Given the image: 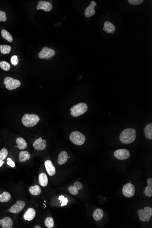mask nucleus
Listing matches in <instances>:
<instances>
[{
    "mask_svg": "<svg viewBox=\"0 0 152 228\" xmlns=\"http://www.w3.org/2000/svg\"><path fill=\"white\" fill-rule=\"evenodd\" d=\"M136 137V132L134 128H127L122 131L119 139L122 144H129L133 143Z\"/></svg>",
    "mask_w": 152,
    "mask_h": 228,
    "instance_id": "nucleus-1",
    "label": "nucleus"
},
{
    "mask_svg": "<svg viewBox=\"0 0 152 228\" xmlns=\"http://www.w3.org/2000/svg\"><path fill=\"white\" fill-rule=\"evenodd\" d=\"M40 120L38 115L35 114L26 113L22 119V122L24 126L27 128L33 127L37 125Z\"/></svg>",
    "mask_w": 152,
    "mask_h": 228,
    "instance_id": "nucleus-2",
    "label": "nucleus"
},
{
    "mask_svg": "<svg viewBox=\"0 0 152 228\" xmlns=\"http://www.w3.org/2000/svg\"><path fill=\"white\" fill-rule=\"evenodd\" d=\"M87 104L84 103H79L71 108V114L74 117H77L83 115L88 110Z\"/></svg>",
    "mask_w": 152,
    "mask_h": 228,
    "instance_id": "nucleus-3",
    "label": "nucleus"
},
{
    "mask_svg": "<svg viewBox=\"0 0 152 228\" xmlns=\"http://www.w3.org/2000/svg\"><path fill=\"white\" fill-rule=\"evenodd\" d=\"M70 140L73 144L77 145H82L84 144L86 137L83 133L78 131L72 132L70 135Z\"/></svg>",
    "mask_w": 152,
    "mask_h": 228,
    "instance_id": "nucleus-4",
    "label": "nucleus"
},
{
    "mask_svg": "<svg viewBox=\"0 0 152 228\" xmlns=\"http://www.w3.org/2000/svg\"><path fill=\"white\" fill-rule=\"evenodd\" d=\"M138 214L141 221L143 222L150 221L152 216V209L150 207H145L143 209L138 210Z\"/></svg>",
    "mask_w": 152,
    "mask_h": 228,
    "instance_id": "nucleus-5",
    "label": "nucleus"
},
{
    "mask_svg": "<svg viewBox=\"0 0 152 228\" xmlns=\"http://www.w3.org/2000/svg\"><path fill=\"white\" fill-rule=\"evenodd\" d=\"M4 84L6 85V88L7 89L11 90L20 87L21 83L19 80L8 77L5 79Z\"/></svg>",
    "mask_w": 152,
    "mask_h": 228,
    "instance_id": "nucleus-6",
    "label": "nucleus"
},
{
    "mask_svg": "<svg viewBox=\"0 0 152 228\" xmlns=\"http://www.w3.org/2000/svg\"><path fill=\"white\" fill-rule=\"evenodd\" d=\"M55 55V51L54 50L44 47L38 54V57L42 59L50 60Z\"/></svg>",
    "mask_w": 152,
    "mask_h": 228,
    "instance_id": "nucleus-7",
    "label": "nucleus"
},
{
    "mask_svg": "<svg viewBox=\"0 0 152 228\" xmlns=\"http://www.w3.org/2000/svg\"><path fill=\"white\" fill-rule=\"evenodd\" d=\"M114 156L117 159L123 160L129 159L130 155L128 150L126 149H119L115 151Z\"/></svg>",
    "mask_w": 152,
    "mask_h": 228,
    "instance_id": "nucleus-8",
    "label": "nucleus"
},
{
    "mask_svg": "<svg viewBox=\"0 0 152 228\" xmlns=\"http://www.w3.org/2000/svg\"><path fill=\"white\" fill-rule=\"evenodd\" d=\"M122 191L123 194L125 197L130 198L133 197L134 194L135 188L133 185L131 183H128L123 187Z\"/></svg>",
    "mask_w": 152,
    "mask_h": 228,
    "instance_id": "nucleus-9",
    "label": "nucleus"
},
{
    "mask_svg": "<svg viewBox=\"0 0 152 228\" xmlns=\"http://www.w3.org/2000/svg\"><path fill=\"white\" fill-rule=\"evenodd\" d=\"M25 206V203L23 201L19 200L9 209V212L11 213H18L23 209Z\"/></svg>",
    "mask_w": 152,
    "mask_h": 228,
    "instance_id": "nucleus-10",
    "label": "nucleus"
},
{
    "mask_svg": "<svg viewBox=\"0 0 152 228\" xmlns=\"http://www.w3.org/2000/svg\"><path fill=\"white\" fill-rule=\"evenodd\" d=\"M52 9V5L49 2L45 1H40L37 6V10H43L46 12L51 11Z\"/></svg>",
    "mask_w": 152,
    "mask_h": 228,
    "instance_id": "nucleus-11",
    "label": "nucleus"
},
{
    "mask_svg": "<svg viewBox=\"0 0 152 228\" xmlns=\"http://www.w3.org/2000/svg\"><path fill=\"white\" fill-rule=\"evenodd\" d=\"M33 146L37 150H43L47 147L46 141L45 139H42V138H39L33 142Z\"/></svg>",
    "mask_w": 152,
    "mask_h": 228,
    "instance_id": "nucleus-12",
    "label": "nucleus"
},
{
    "mask_svg": "<svg viewBox=\"0 0 152 228\" xmlns=\"http://www.w3.org/2000/svg\"><path fill=\"white\" fill-rule=\"evenodd\" d=\"M97 3L94 1H92L90 4L85 10V16L88 18L93 16L95 14V6H97Z\"/></svg>",
    "mask_w": 152,
    "mask_h": 228,
    "instance_id": "nucleus-13",
    "label": "nucleus"
},
{
    "mask_svg": "<svg viewBox=\"0 0 152 228\" xmlns=\"http://www.w3.org/2000/svg\"><path fill=\"white\" fill-rule=\"evenodd\" d=\"M45 166L48 174L49 176H52L56 173V169L51 160H47L45 162Z\"/></svg>",
    "mask_w": 152,
    "mask_h": 228,
    "instance_id": "nucleus-14",
    "label": "nucleus"
},
{
    "mask_svg": "<svg viewBox=\"0 0 152 228\" xmlns=\"http://www.w3.org/2000/svg\"><path fill=\"white\" fill-rule=\"evenodd\" d=\"M82 184L79 182H76L74 183L73 185L70 186L68 188V191L72 195H76L78 193V191L83 188Z\"/></svg>",
    "mask_w": 152,
    "mask_h": 228,
    "instance_id": "nucleus-15",
    "label": "nucleus"
},
{
    "mask_svg": "<svg viewBox=\"0 0 152 228\" xmlns=\"http://www.w3.org/2000/svg\"><path fill=\"white\" fill-rule=\"evenodd\" d=\"M36 216V211L33 208H29L23 215L24 219L27 221H31Z\"/></svg>",
    "mask_w": 152,
    "mask_h": 228,
    "instance_id": "nucleus-16",
    "label": "nucleus"
},
{
    "mask_svg": "<svg viewBox=\"0 0 152 228\" xmlns=\"http://www.w3.org/2000/svg\"><path fill=\"white\" fill-rule=\"evenodd\" d=\"M0 225L3 228H11L13 226V222L9 217H4L0 220Z\"/></svg>",
    "mask_w": 152,
    "mask_h": 228,
    "instance_id": "nucleus-17",
    "label": "nucleus"
},
{
    "mask_svg": "<svg viewBox=\"0 0 152 228\" xmlns=\"http://www.w3.org/2000/svg\"><path fill=\"white\" fill-rule=\"evenodd\" d=\"M103 29L104 31L107 33L113 34L115 31L116 27L112 23L109 21H106L105 22Z\"/></svg>",
    "mask_w": 152,
    "mask_h": 228,
    "instance_id": "nucleus-18",
    "label": "nucleus"
},
{
    "mask_svg": "<svg viewBox=\"0 0 152 228\" xmlns=\"http://www.w3.org/2000/svg\"><path fill=\"white\" fill-rule=\"evenodd\" d=\"M148 186L146 187L143 193L147 197H151L152 196V179L150 178L147 179Z\"/></svg>",
    "mask_w": 152,
    "mask_h": 228,
    "instance_id": "nucleus-19",
    "label": "nucleus"
},
{
    "mask_svg": "<svg viewBox=\"0 0 152 228\" xmlns=\"http://www.w3.org/2000/svg\"><path fill=\"white\" fill-rule=\"evenodd\" d=\"M68 156L66 152L64 151L61 152L58 155V164L60 165H64L68 161Z\"/></svg>",
    "mask_w": 152,
    "mask_h": 228,
    "instance_id": "nucleus-20",
    "label": "nucleus"
},
{
    "mask_svg": "<svg viewBox=\"0 0 152 228\" xmlns=\"http://www.w3.org/2000/svg\"><path fill=\"white\" fill-rule=\"evenodd\" d=\"M31 155L27 151H22L19 154V161L21 162H25L30 158Z\"/></svg>",
    "mask_w": 152,
    "mask_h": 228,
    "instance_id": "nucleus-21",
    "label": "nucleus"
},
{
    "mask_svg": "<svg viewBox=\"0 0 152 228\" xmlns=\"http://www.w3.org/2000/svg\"><path fill=\"white\" fill-rule=\"evenodd\" d=\"M104 216V212L101 209H97L94 211L93 212V219L96 221H100L102 219Z\"/></svg>",
    "mask_w": 152,
    "mask_h": 228,
    "instance_id": "nucleus-22",
    "label": "nucleus"
},
{
    "mask_svg": "<svg viewBox=\"0 0 152 228\" xmlns=\"http://www.w3.org/2000/svg\"><path fill=\"white\" fill-rule=\"evenodd\" d=\"M39 183L40 185L43 187H46L48 184V178L47 175L45 173H41L39 175Z\"/></svg>",
    "mask_w": 152,
    "mask_h": 228,
    "instance_id": "nucleus-23",
    "label": "nucleus"
},
{
    "mask_svg": "<svg viewBox=\"0 0 152 228\" xmlns=\"http://www.w3.org/2000/svg\"><path fill=\"white\" fill-rule=\"evenodd\" d=\"M144 134L147 139H152V124H150L146 126L144 129Z\"/></svg>",
    "mask_w": 152,
    "mask_h": 228,
    "instance_id": "nucleus-24",
    "label": "nucleus"
},
{
    "mask_svg": "<svg viewBox=\"0 0 152 228\" xmlns=\"http://www.w3.org/2000/svg\"><path fill=\"white\" fill-rule=\"evenodd\" d=\"M16 143L18 144V147L20 150L24 149L27 147V143L24 139L19 137L16 139Z\"/></svg>",
    "mask_w": 152,
    "mask_h": 228,
    "instance_id": "nucleus-25",
    "label": "nucleus"
},
{
    "mask_svg": "<svg viewBox=\"0 0 152 228\" xmlns=\"http://www.w3.org/2000/svg\"><path fill=\"white\" fill-rule=\"evenodd\" d=\"M29 192L32 195L37 196L41 193V189L39 186L36 185L33 186L30 188Z\"/></svg>",
    "mask_w": 152,
    "mask_h": 228,
    "instance_id": "nucleus-26",
    "label": "nucleus"
},
{
    "mask_svg": "<svg viewBox=\"0 0 152 228\" xmlns=\"http://www.w3.org/2000/svg\"><path fill=\"white\" fill-rule=\"evenodd\" d=\"M11 198L10 193L8 192H4L0 194V202H7Z\"/></svg>",
    "mask_w": 152,
    "mask_h": 228,
    "instance_id": "nucleus-27",
    "label": "nucleus"
},
{
    "mask_svg": "<svg viewBox=\"0 0 152 228\" xmlns=\"http://www.w3.org/2000/svg\"><path fill=\"white\" fill-rule=\"evenodd\" d=\"M2 37L5 39L7 40L9 42H12L13 41V38L11 36V34H10L9 32L7 31L2 30Z\"/></svg>",
    "mask_w": 152,
    "mask_h": 228,
    "instance_id": "nucleus-28",
    "label": "nucleus"
},
{
    "mask_svg": "<svg viewBox=\"0 0 152 228\" xmlns=\"http://www.w3.org/2000/svg\"><path fill=\"white\" fill-rule=\"evenodd\" d=\"M11 47L9 45H0V51L2 54H9L11 51Z\"/></svg>",
    "mask_w": 152,
    "mask_h": 228,
    "instance_id": "nucleus-29",
    "label": "nucleus"
},
{
    "mask_svg": "<svg viewBox=\"0 0 152 228\" xmlns=\"http://www.w3.org/2000/svg\"><path fill=\"white\" fill-rule=\"evenodd\" d=\"M54 220L51 217H47L45 221V225L47 227L51 228L54 226Z\"/></svg>",
    "mask_w": 152,
    "mask_h": 228,
    "instance_id": "nucleus-30",
    "label": "nucleus"
},
{
    "mask_svg": "<svg viewBox=\"0 0 152 228\" xmlns=\"http://www.w3.org/2000/svg\"><path fill=\"white\" fill-rule=\"evenodd\" d=\"M0 67L5 71H8L10 68V66L9 63L6 61H2L0 62Z\"/></svg>",
    "mask_w": 152,
    "mask_h": 228,
    "instance_id": "nucleus-31",
    "label": "nucleus"
},
{
    "mask_svg": "<svg viewBox=\"0 0 152 228\" xmlns=\"http://www.w3.org/2000/svg\"><path fill=\"white\" fill-rule=\"evenodd\" d=\"M8 155V151L5 148L2 149L0 150V160L3 161Z\"/></svg>",
    "mask_w": 152,
    "mask_h": 228,
    "instance_id": "nucleus-32",
    "label": "nucleus"
},
{
    "mask_svg": "<svg viewBox=\"0 0 152 228\" xmlns=\"http://www.w3.org/2000/svg\"><path fill=\"white\" fill-rule=\"evenodd\" d=\"M18 58L16 55H14L10 59V63L14 66H16L18 63Z\"/></svg>",
    "mask_w": 152,
    "mask_h": 228,
    "instance_id": "nucleus-33",
    "label": "nucleus"
},
{
    "mask_svg": "<svg viewBox=\"0 0 152 228\" xmlns=\"http://www.w3.org/2000/svg\"><path fill=\"white\" fill-rule=\"evenodd\" d=\"M58 199L61 201V206H66L67 203L68 202V198H65L64 196L63 195H61V196H59Z\"/></svg>",
    "mask_w": 152,
    "mask_h": 228,
    "instance_id": "nucleus-34",
    "label": "nucleus"
},
{
    "mask_svg": "<svg viewBox=\"0 0 152 228\" xmlns=\"http://www.w3.org/2000/svg\"><path fill=\"white\" fill-rule=\"evenodd\" d=\"M128 2L133 5H138L143 2V0H128Z\"/></svg>",
    "mask_w": 152,
    "mask_h": 228,
    "instance_id": "nucleus-35",
    "label": "nucleus"
},
{
    "mask_svg": "<svg viewBox=\"0 0 152 228\" xmlns=\"http://www.w3.org/2000/svg\"><path fill=\"white\" fill-rule=\"evenodd\" d=\"M7 20L6 13L0 10V22H5Z\"/></svg>",
    "mask_w": 152,
    "mask_h": 228,
    "instance_id": "nucleus-36",
    "label": "nucleus"
},
{
    "mask_svg": "<svg viewBox=\"0 0 152 228\" xmlns=\"http://www.w3.org/2000/svg\"><path fill=\"white\" fill-rule=\"evenodd\" d=\"M7 165H9L11 167H15V163H14V162L12 161V159H10V158H8V159H7Z\"/></svg>",
    "mask_w": 152,
    "mask_h": 228,
    "instance_id": "nucleus-37",
    "label": "nucleus"
},
{
    "mask_svg": "<svg viewBox=\"0 0 152 228\" xmlns=\"http://www.w3.org/2000/svg\"><path fill=\"white\" fill-rule=\"evenodd\" d=\"M3 161H2V160H0V167H1L2 166L3 164H4Z\"/></svg>",
    "mask_w": 152,
    "mask_h": 228,
    "instance_id": "nucleus-38",
    "label": "nucleus"
},
{
    "mask_svg": "<svg viewBox=\"0 0 152 228\" xmlns=\"http://www.w3.org/2000/svg\"><path fill=\"white\" fill-rule=\"evenodd\" d=\"M34 228H41V226H35L34 227Z\"/></svg>",
    "mask_w": 152,
    "mask_h": 228,
    "instance_id": "nucleus-39",
    "label": "nucleus"
}]
</instances>
